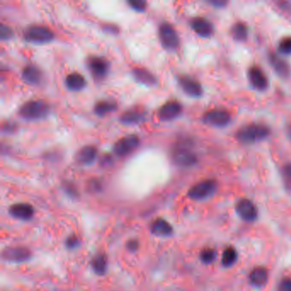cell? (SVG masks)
<instances>
[{"label": "cell", "mask_w": 291, "mask_h": 291, "mask_svg": "<svg viewBox=\"0 0 291 291\" xmlns=\"http://www.w3.org/2000/svg\"><path fill=\"white\" fill-rule=\"evenodd\" d=\"M278 51L282 55H291V37H285L278 44Z\"/></svg>", "instance_id": "cell-31"}, {"label": "cell", "mask_w": 291, "mask_h": 291, "mask_svg": "<svg viewBox=\"0 0 291 291\" xmlns=\"http://www.w3.org/2000/svg\"><path fill=\"white\" fill-rule=\"evenodd\" d=\"M23 78L26 82L37 84L40 80L41 73L40 70L33 65H27L23 70Z\"/></svg>", "instance_id": "cell-23"}, {"label": "cell", "mask_w": 291, "mask_h": 291, "mask_svg": "<svg viewBox=\"0 0 291 291\" xmlns=\"http://www.w3.org/2000/svg\"><path fill=\"white\" fill-rule=\"evenodd\" d=\"M3 257L10 262H24L29 259L30 252L24 248H6L3 252Z\"/></svg>", "instance_id": "cell-17"}, {"label": "cell", "mask_w": 291, "mask_h": 291, "mask_svg": "<svg viewBox=\"0 0 291 291\" xmlns=\"http://www.w3.org/2000/svg\"><path fill=\"white\" fill-rule=\"evenodd\" d=\"M216 259V251L214 248H204L200 253V260L204 264H211Z\"/></svg>", "instance_id": "cell-30"}, {"label": "cell", "mask_w": 291, "mask_h": 291, "mask_svg": "<svg viewBox=\"0 0 291 291\" xmlns=\"http://www.w3.org/2000/svg\"><path fill=\"white\" fill-rule=\"evenodd\" d=\"M129 4L134 10L142 11L146 9V3L142 0H132L129 1Z\"/></svg>", "instance_id": "cell-34"}, {"label": "cell", "mask_w": 291, "mask_h": 291, "mask_svg": "<svg viewBox=\"0 0 291 291\" xmlns=\"http://www.w3.org/2000/svg\"><path fill=\"white\" fill-rule=\"evenodd\" d=\"M248 80L252 87L259 92L267 89L268 79L264 72L258 66H253L248 70Z\"/></svg>", "instance_id": "cell-10"}, {"label": "cell", "mask_w": 291, "mask_h": 291, "mask_svg": "<svg viewBox=\"0 0 291 291\" xmlns=\"http://www.w3.org/2000/svg\"><path fill=\"white\" fill-rule=\"evenodd\" d=\"M24 36L26 40L34 43H47L52 40L54 33L47 26L34 25L26 28Z\"/></svg>", "instance_id": "cell-6"}, {"label": "cell", "mask_w": 291, "mask_h": 291, "mask_svg": "<svg viewBox=\"0 0 291 291\" xmlns=\"http://www.w3.org/2000/svg\"><path fill=\"white\" fill-rule=\"evenodd\" d=\"M143 118H144L143 113L137 110H129L123 114L121 117V120L125 124H135V123L140 122Z\"/></svg>", "instance_id": "cell-26"}, {"label": "cell", "mask_w": 291, "mask_h": 291, "mask_svg": "<svg viewBox=\"0 0 291 291\" xmlns=\"http://www.w3.org/2000/svg\"><path fill=\"white\" fill-rule=\"evenodd\" d=\"M182 111V106L176 101H169L161 107L159 110V117L163 121L174 119Z\"/></svg>", "instance_id": "cell-13"}, {"label": "cell", "mask_w": 291, "mask_h": 291, "mask_svg": "<svg viewBox=\"0 0 291 291\" xmlns=\"http://www.w3.org/2000/svg\"><path fill=\"white\" fill-rule=\"evenodd\" d=\"M192 29L202 38H209L214 33V26L210 21L203 17H196L192 21Z\"/></svg>", "instance_id": "cell-12"}, {"label": "cell", "mask_w": 291, "mask_h": 291, "mask_svg": "<svg viewBox=\"0 0 291 291\" xmlns=\"http://www.w3.org/2000/svg\"><path fill=\"white\" fill-rule=\"evenodd\" d=\"M91 72L97 78L104 76L108 71V63L102 57H92L89 61Z\"/></svg>", "instance_id": "cell-19"}, {"label": "cell", "mask_w": 291, "mask_h": 291, "mask_svg": "<svg viewBox=\"0 0 291 291\" xmlns=\"http://www.w3.org/2000/svg\"><path fill=\"white\" fill-rule=\"evenodd\" d=\"M138 248H139V242L137 240H131L127 242V248L129 249L130 251H136V250H138Z\"/></svg>", "instance_id": "cell-35"}, {"label": "cell", "mask_w": 291, "mask_h": 291, "mask_svg": "<svg viewBox=\"0 0 291 291\" xmlns=\"http://www.w3.org/2000/svg\"><path fill=\"white\" fill-rule=\"evenodd\" d=\"M139 138L137 135H128L120 139L114 146V150L118 156H126L139 146Z\"/></svg>", "instance_id": "cell-9"}, {"label": "cell", "mask_w": 291, "mask_h": 291, "mask_svg": "<svg viewBox=\"0 0 291 291\" xmlns=\"http://www.w3.org/2000/svg\"><path fill=\"white\" fill-rule=\"evenodd\" d=\"M172 160L182 168H191L197 163V156L186 144H181L172 151Z\"/></svg>", "instance_id": "cell-4"}, {"label": "cell", "mask_w": 291, "mask_h": 291, "mask_svg": "<svg viewBox=\"0 0 291 291\" xmlns=\"http://www.w3.org/2000/svg\"><path fill=\"white\" fill-rule=\"evenodd\" d=\"M65 84L69 89L79 91L86 86V79L80 73L74 72L67 75Z\"/></svg>", "instance_id": "cell-20"}, {"label": "cell", "mask_w": 291, "mask_h": 291, "mask_svg": "<svg viewBox=\"0 0 291 291\" xmlns=\"http://www.w3.org/2000/svg\"><path fill=\"white\" fill-rule=\"evenodd\" d=\"M282 179L285 189L291 192V163H286L281 169Z\"/></svg>", "instance_id": "cell-29"}, {"label": "cell", "mask_w": 291, "mask_h": 291, "mask_svg": "<svg viewBox=\"0 0 291 291\" xmlns=\"http://www.w3.org/2000/svg\"><path fill=\"white\" fill-rule=\"evenodd\" d=\"M231 33L234 40L244 41L248 38V26L242 23H237L232 26Z\"/></svg>", "instance_id": "cell-24"}, {"label": "cell", "mask_w": 291, "mask_h": 291, "mask_svg": "<svg viewBox=\"0 0 291 291\" xmlns=\"http://www.w3.org/2000/svg\"><path fill=\"white\" fill-rule=\"evenodd\" d=\"M270 134L267 126L260 123H254L244 126L238 130L236 134L237 139L242 144H254L267 139Z\"/></svg>", "instance_id": "cell-1"}, {"label": "cell", "mask_w": 291, "mask_h": 291, "mask_svg": "<svg viewBox=\"0 0 291 291\" xmlns=\"http://www.w3.org/2000/svg\"><path fill=\"white\" fill-rule=\"evenodd\" d=\"M218 188L217 182L214 179H204L196 183L189 190L188 196L194 201H202L214 195Z\"/></svg>", "instance_id": "cell-3"}, {"label": "cell", "mask_w": 291, "mask_h": 291, "mask_svg": "<svg viewBox=\"0 0 291 291\" xmlns=\"http://www.w3.org/2000/svg\"><path fill=\"white\" fill-rule=\"evenodd\" d=\"M97 156V149L93 146H85L77 153V161L81 164H91Z\"/></svg>", "instance_id": "cell-21"}, {"label": "cell", "mask_w": 291, "mask_h": 291, "mask_svg": "<svg viewBox=\"0 0 291 291\" xmlns=\"http://www.w3.org/2000/svg\"><path fill=\"white\" fill-rule=\"evenodd\" d=\"M249 283L256 288H262L268 281V271L262 267L254 268L248 276Z\"/></svg>", "instance_id": "cell-16"}, {"label": "cell", "mask_w": 291, "mask_h": 291, "mask_svg": "<svg viewBox=\"0 0 291 291\" xmlns=\"http://www.w3.org/2000/svg\"><path fill=\"white\" fill-rule=\"evenodd\" d=\"M13 36V31L10 26L1 24L0 25V38L1 40H9L10 38Z\"/></svg>", "instance_id": "cell-32"}, {"label": "cell", "mask_w": 291, "mask_h": 291, "mask_svg": "<svg viewBox=\"0 0 291 291\" xmlns=\"http://www.w3.org/2000/svg\"><path fill=\"white\" fill-rule=\"evenodd\" d=\"M33 213L34 211L33 207L27 203H17L10 208V215H12L14 218L22 220H27L32 218Z\"/></svg>", "instance_id": "cell-15"}, {"label": "cell", "mask_w": 291, "mask_h": 291, "mask_svg": "<svg viewBox=\"0 0 291 291\" xmlns=\"http://www.w3.org/2000/svg\"><path fill=\"white\" fill-rule=\"evenodd\" d=\"M238 260V252L235 248L228 247L223 251L221 257V263L225 267H230L234 265Z\"/></svg>", "instance_id": "cell-25"}, {"label": "cell", "mask_w": 291, "mask_h": 291, "mask_svg": "<svg viewBox=\"0 0 291 291\" xmlns=\"http://www.w3.org/2000/svg\"><path fill=\"white\" fill-rule=\"evenodd\" d=\"M203 122L215 127H225L231 122V114L225 109H215L209 110L202 117Z\"/></svg>", "instance_id": "cell-5"}, {"label": "cell", "mask_w": 291, "mask_h": 291, "mask_svg": "<svg viewBox=\"0 0 291 291\" xmlns=\"http://www.w3.org/2000/svg\"><path fill=\"white\" fill-rule=\"evenodd\" d=\"M79 243V241H78V239H77L75 237H73V238H70L68 239V241H67V245H68V247L70 248H75V246Z\"/></svg>", "instance_id": "cell-36"}, {"label": "cell", "mask_w": 291, "mask_h": 291, "mask_svg": "<svg viewBox=\"0 0 291 291\" xmlns=\"http://www.w3.org/2000/svg\"><path fill=\"white\" fill-rule=\"evenodd\" d=\"M278 291H291V278L289 277L282 278L278 285Z\"/></svg>", "instance_id": "cell-33"}, {"label": "cell", "mask_w": 291, "mask_h": 291, "mask_svg": "<svg viewBox=\"0 0 291 291\" xmlns=\"http://www.w3.org/2000/svg\"><path fill=\"white\" fill-rule=\"evenodd\" d=\"M116 108V105L115 103H111V102H107V101H103V102L97 103L96 106H95V113L98 116H103L107 115L108 113L115 110Z\"/></svg>", "instance_id": "cell-28"}, {"label": "cell", "mask_w": 291, "mask_h": 291, "mask_svg": "<svg viewBox=\"0 0 291 291\" xmlns=\"http://www.w3.org/2000/svg\"><path fill=\"white\" fill-rule=\"evenodd\" d=\"M236 213L243 221L254 222L258 218V209L249 199L238 201L236 205Z\"/></svg>", "instance_id": "cell-7"}, {"label": "cell", "mask_w": 291, "mask_h": 291, "mask_svg": "<svg viewBox=\"0 0 291 291\" xmlns=\"http://www.w3.org/2000/svg\"><path fill=\"white\" fill-rule=\"evenodd\" d=\"M49 111L47 103L41 100H32L24 103L19 110L21 116L24 119L34 121L46 117Z\"/></svg>", "instance_id": "cell-2"}, {"label": "cell", "mask_w": 291, "mask_h": 291, "mask_svg": "<svg viewBox=\"0 0 291 291\" xmlns=\"http://www.w3.org/2000/svg\"><path fill=\"white\" fill-rule=\"evenodd\" d=\"M288 134H289V137H290V138H291V126H289Z\"/></svg>", "instance_id": "cell-38"}, {"label": "cell", "mask_w": 291, "mask_h": 291, "mask_svg": "<svg viewBox=\"0 0 291 291\" xmlns=\"http://www.w3.org/2000/svg\"><path fill=\"white\" fill-rule=\"evenodd\" d=\"M179 83L183 91L189 96L194 97L202 96V86L195 79L187 75H182L179 78Z\"/></svg>", "instance_id": "cell-11"}, {"label": "cell", "mask_w": 291, "mask_h": 291, "mask_svg": "<svg viewBox=\"0 0 291 291\" xmlns=\"http://www.w3.org/2000/svg\"><path fill=\"white\" fill-rule=\"evenodd\" d=\"M93 270L97 274L102 275L105 272L107 268V260L105 255H97L94 257L92 262Z\"/></svg>", "instance_id": "cell-27"}, {"label": "cell", "mask_w": 291, "mask_h": 291, "mask_svg": "<svg viewBox=\"0 0 291 291\" xmlns=\"http://www.w3.org/2000/svg\"><path fill=\"white\" fill-rule=\"evenodd\" d=\"M133 76L140 83L147 86H151L156 83V78L149 71L143 68H135L132 70Z\"/></svg>", "instance_id": "cell-22"}, {"label": "cell", "mask_w": 291, "mask_h": 291, "mask_svg": "<svg viewBox=\"0 0 291 291\" xmlns=\"http://www.w3.org/2000/svg\"><path fill=\"white\" fill-rule=\"evenodd\" d=\"M150 232L157 237H168L172 232V225L163 218H156L150 225Z\"/></svg>", "instance_id": "cell-18"}, {"label": "cell", "mask_w": 291, "mask_h": 291, "mask_svg": "<svg viewBox=\"0 0 291 291\" xmlns=\"http://www.w3.org/2000/svg\"><path fill=\"white\" fill-rule=\"evenodd\" d=\"M159 37L162 45L169 49L179 47V39L174 27L169 23H163L159 27Z\"/></svg>", "instance_id": "cell-8"}, {"label": "cell", "mask_w": 291, "mask_h": 291, "mask_svg": "<svg viewBox=\"0 0 291 291\" xmlns=\"http://www.w3.org/2000/svg\"><path fill=\"white\" fill-rule=\"evenodd\" d=\"M210 3H212L214 6L216 7H221L225 4V2H223V1H218V0H215V1H212L210 2Z\"/></svg>", "instance_id": "cell-37"}, {"label": "cell", "mask_w": 291, "mask_h": 291, "mask_svg": "<svg viewBox=\"0 0 291 291\" xmlns=\"http://www.w3.org/2000/svg\"><path fill=\"white\" fill-rule=\"evenodd\" d=\"M269 63L271 64V67L273 68L275 72L278 73L279 76L286 78V77L290 75L291 68L289 66L288 63H286L285 60L281 58L277 54L271 53L269 55Z\"/></svg>", "instance_id": "cell-14"}]
</instances>
